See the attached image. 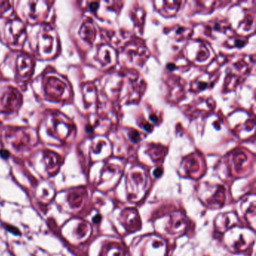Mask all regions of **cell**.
Instances as JSON below:
<instances>
[{"label": "cell", "instance_id": "1", "mask_svg": "<svg viewBox=\"0 0 256 256\" xmlns=\"http://www.w3.org/2000/svg\"><path fill=\"white\" fill-rule=\"evenodd\" d=\"M0 155H1L2 158H7L8 156H9V153L8 151H6V150H2V151H0Z\"/></svg>", "mask_w": 256, "mask_h": 256}]
</instances>
